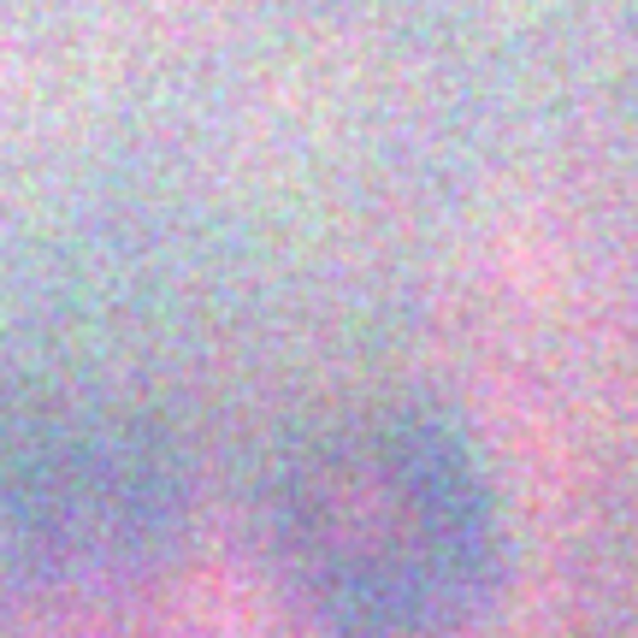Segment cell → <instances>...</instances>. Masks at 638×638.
I'll return each mask as SVG.
<instances>
[{
    "label": "cell",
    "instance_id": "1",
    "mask_svg": "<svg viewBox=\"0 0 638 638\" xmlns=\"http://www.w3.org/2000/svg\"><path fill=\"white\" fill-rule=\"evenodd\" d=\"M19 509L54 539H107L149 503L154 461L107 426H60L19 456Z\"/></svg>",
    "mask_w": 638,
    "mask_h": 638
}]
</instances>
